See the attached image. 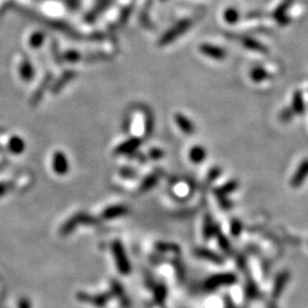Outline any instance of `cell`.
I'll list each match as a JSON object with an SVG mask.
<instances>
[{"label": "cell", "mask_w": 308, "mask_h": 308, "mask_svg": "<svg viewBox=\"0 0 308 308\" xmlns=\"http://www.w3.org/2000/svg\"><path fill=\"white\" fill-rule=\"evenodd\" d=\"M191 27H192V21L189 19L182 20L176 26H173L171 29H169L167 32L164 33V35L160 38V40H159V46L170 45L172 41L178 39L180 35L187 32L191 29Z\"/></svg>", "instance_id": "cell-1"}, {"label": "cell", "mask_w": 308, "mask_h": 308, "mask_svg": "<svg viewBox=\"0 0 308 308\" xmlns=\"http://www.w3.org/2000/svg\"><path fill=\"white\" fill-rule=\"evenodd\" d=\"M236 282V276L233 273H223V274H216L214 276H210L207 281H205V289L214 290L216 288L223 285H232Z\"/></svg>", "instance_id": "cell-2"}, {"label": "cell", "mask_w": 308, "mask_h": 308, "mask_svg": "<svg viewBox=\"0 0 308 308\" xmlns=\"http://www.w3.org/2000/svg\"><path fill=\"white\" fill-rule=\"evenodd\" d=\"M112 248H113V253H114V258L116 261V266H118L120 273L128 274L132 268H130L128 258H127L126 256V252H125V250H123L122 246L119 242H115V243H113Z\"/></svg>", "instance_id": "cell-3"}, {"label": "cell", "mask_w": 308, "mask_h": 308, "mask_svg": "<svg viewBox=\"0 0 308 308\" xmlns=\"http://www.w3.org/2000/svg\"><path fill=\"white\" fill-rule=\"evenodd\" d=\"M53 169L58 176H64L69 172V159L62 151H56L53 155Z\"/></svg>", "instance_id": "cell-4"}, {"label": "cell", "mask_w": 308, "mask_h": 308, "mask_svg": "<svg viewBox=\"0 0 308 308\" xmlns=\"http://www.w3.org/2000/svg\"><path fill=\"white\" fill-rule=\"evenodd\" d=\"M290 280V273L288 271H282L276 275L273 290H272V296L274 299H278L285 290V286L288 285Z\"/></svg>", "instance_id": "cell-5"}, {"label": "cell", "mask_w": 308, "mask_h": 308, "mask_svg": "<svg viewBox=\"0 0 308 308\" xmlns=\"http://www.w3.org/2000/svg\"><path fill=\"white\" fill-rule=\"evenodd\" d=\"M140 138L133 137L123 141L122 144H120L118 147L115 148V154L118 155H130L134 154L136 152L138 147L140 146Z\"/></svg>", "instance_id": "cell-6"}, {"label": "cell", "mask_w": 308, "mask_h": 308, "mask_svg": "<svg viewBox=\"0 0 308 308\" xmlns=\"http://www.w3.org/2000/svg\"><path fill=\"white\" fill-rule=\"evenodd\" d=\"M308 177V159L304 160L302 164L299 165L298 169H297L296 173H293V176L291 177V180H290V185L292 187H299L302 186L304 182H305L306 178Z\"/></svg>", "instance_id": "cell-7"}, {"label": "cell", "mask_w": 308, "mask_h": 308, "mask_svg": "<svg viewBox=\"0 0 308 308\" xmlns=\"http://www.w3.org/2000/svg\"><path fill=\"white\" fill-rule=\"evenodd\" d=\"M201 54L214 59H224L226 57V51L224 48L210 44H202L200 46Z\"/></svg>", "instance_id": "cell-8"}, {"label": "cell", "mask_w": 308, "mask_h": 308, "mask_svg": "<svg viewBox=\"0 0 308 308\" xmlns=\"http://www.w3.org/2000/svg\"><path fill=\"white\" fill-rule=\"evenodd\" d=\"M173 119H175V122L178 126V128L182 130L184 134L186 135H192V134L196 132V127L192 123V121L187 118L186 115H184L183 113H176L173 115Z\"/></svg>", "instance_id": "cell-9"}, {"label": "cell", "mask_w": 308, "mask_h": 308, "mask_svg": "<svg viewBox=\"0 0 308 308\" xmlns=\"http://www.w3.org/2000/svg\"><path fill=\"white\" fill-rule=\"evenodd\" d=\"M76 76H77V73L72 70H68V71H65L64 73H62V76L58 78V80L53 84V87H52L53 94H58L59 91H61L63 88L66 86V84L71 83V80L74 79V77Z\"/></svg>", "instance_id": "cell-10"}, {"label": "cell", "mask_w": 308, "mask_h": 308, "mask_svg": "<svg viewBox=\"0 0 308 308\" xmlns=\"http://www.w3.org/2000/svg\"><path fill=\"white\" fill-rule=\"evenodd\" d=\"M19 72H20L21 78H22L23 81H26V83H29V81L33 79L34 69L29 59L28 58L22 59V62H21L20 68H19Z\"/></svg>", "instance_id": "cell-11"}, {"label": "cell", "mask_w": 308, "mask_h": 308, "mask_svg": "<svg viewBox=\"0 0 308 308\" xmlns=\"http://www.w3.org/2000/svg\"><path fill=\"white\" fill-rule=\"evenodd\" d=\"M110 2H111V0H97L96 5H95L94 8L87 14L86 20L88 21V22H93L94 20H96L98 15H100L102 12H104V10L108 8Z\"/></svg>", "instance_id": "cell-12"}, {"label": "cell", "mask_w": 308, "mask_h": 308, "mask_svg": "<svg viewBox=\"0 0 308 308\" xmlns=\"http://www.w3.org/2000/svg\"><path fill=\"white\" fill-rule=\"evenodd\" d=\"M127 212H128V208L126 205H114V207H110L104 210L102 216L104 219H114L126 215Z\"/></svg>", "instance_id": "cell-13"}, {"label": "cell", "mask_w": 308, "mask_h": 308, "mask_svg": "<svg viewBox=\"0 0 308 308\" xmlns=\"http://www.w3.org/2000/svg\"><path fill=\"white\" fill-rule=\"evenodd\" d=\"M189 157L190 160L192 161L193 164L199 165L202 161H204L205 157H207V151H205L204 147L200 146V145H196V146H193L190 150Z\"/></svg>", "instance_id": "cell-14"}, {"label": "cell", "mask_w": 308, "mask_h": 308, "mask_svg": "<svg viewBox=\"0 0 308 308\" xmlns=\"http://www.w3.org/2000/svg\"><path fill=\"white\" fill-rule=\"evenodd\" d=\"M51 80H52V74L51 73L46 74V77L44 78V80H42L40 87H38L37 91H35L34 95H33L32 101H31V103H32V105H35L39 101L41 100V97H42V95H44L45 90L47 89L48 86H49V84H51Z\"/></svg>", "instance_id": "cell-15"}, {"label": "cell", "mask_w": 308, "mask_h": 308, "mask_svg": "<svg viewBox=\"0 0 308 308\" xmlns=\"http://www.w3.org/2000/svg\"><path fill=\"white\" fill-rule=\"evenodd\" d=\"M8 148L13 154H21L24 151V148H26V143H24V140L21 137L13 136L9 140Z\"/></svg>", "instance_id": "cell-16"}, {"label": "cell", "mask_w": 308, "mask_h": 308, "mask_svg": "<svg viewBox=\"0 0 308 308\" xmlns=\"http://www.w3.org/2000/svg\"><path fill=\"white\" fill-rule=\"evenodd\" d=\"M241 42H242V45L244 46V47L248 48V49H251V51L263 52V53H265V52L267 51L266 47H264V46L261 45L259 41L254 40L253 38L242 37V38H241Z\"/></svg>", "instance_id": "cell-17"}, {"label": "cell", "mask_w": 308, "mask_h": 308, "mask_svg": "<svg viewBox=\"0 0 308 308\" xmlns=\"http://www.w3.org/2000/svg\"><path fill=\"white\" fill-rule=\"evenodd\" d=\"M196 254L201 258H203V259H208V260H211L212 263H216V264H223L224 263V259L219 256V254L212 252V251L210 250H207V249H199L196 251Z\"/></svg>", "instance_id": "cell-18"}, {"label": "cell", "mask_w": 308, "mask_h": 308, "mask_svg": "<svg viewBox=\"0 0 308 308\" xmlns=\"http://www.w3.org/2000/svg\"><path fill=\"white\" fill-rule=\"evenodd\" d=\"M292 111L297 113V114H302V113L305 111V103H304L300 91H296V93L293 94Z\"/></svg>", "instance_id": "cell-19"}, {"label": "cell", "mask_w": 308, "mask_h": 308, "mask_svg": "<svg viewBox=\"0 0 308 308\" xmlns=\"http://www.w3.org/2000/svg\"><path fill=\"white\" fill-rule=\"evenodd\" d=\"M238 186H239L238 182H235V180H231V182H227L226 184H224V185H223L222 187L217 189L216 193H217L218 196H225L229 193L234 192V191L238 189Z\"/></svg>", "instance_id": "cell-20"}, {"label": "cell", "mask_w": 308, "mask_h": 308, "mask_svg": "<svg viewBox=\"0 0 308 308\" xmlns=\"http://www.w3.org/2000/svg\"><path fill=\"white\" fill-rule=\"evenodd\" d=\"M250 77L254 83H261V81H264L266 78H268V73L265 69L260 68V66H256V68L251 70Z\"/></svg>", "instance_id": "cell-21"}, {"label": "cell", "mask_w": 308, "mask_h": 308, "mask_svg": "<svg viewBox=\"0 0 308 308\" xmlns=\"http://www.w3.org/2000/svg\"><path fill=\"white\" fill-rule=\"evenodd\" d=\"M44 40H45L44 32L37 31V32H33L29 37V46H31L32 48H39L42 44H44Z\"/></svg>", "instance_id": "cell-22"}, {"label": "cell", "mask_w": 308, "mask_h": 308, "mask_svg": "<svg viewBox=\"0 0 308 308\" xmlns=\"http://www.w3.org/2000/svg\"><path fill=\"white\" fill-rule=\"evenodd\" d=\"M154 128V120L153 114L150 111H146L145 113V136L151 137L152 133H153Z\"/></svg>", "instance_id": "cell-23"}, {"label": "cell", "mask_w": 308, "mask_h": 308, "mask_svg": "<svg viewBox=\"0 0 308 308\" xmlns=\"http://www.w3.org/2000/svg\"><path fill=\"white\" fill-rule=\"evenodd\" d=\"M62 58L63 61H68L69 63H78L81 59V54L78 51L70 49V51L63 53Z\"/></svg>", "instance_id": "cell-24"}, {"label": "cell", "mask_w": 308, "mask_h": 308, "mask_svg": "<svg viewBox=\"0 0 308 308\" xmlns=\"http://www.w3.org/2000/svg\"><path fill=\"white\" fill-rule=\"evenodd\" d=\"M239 17H240L239 12L235 8H232V7L231 8H227L224 12V19L226 22L229 24H234L238 22Z\"/></svg>", "instance_id": "cell-25"}, {"label": "cell", "mask_w": 308, "mask_h": 308, "mask_svg": "<svg viewBox=\"0 0 308 308\" xmlns=\"http://www.w3.org/2000/svg\"><path fill=\"white\" fill-rule=\"evenodd\" d=\"M158 179H159L158 173H152V175L147 176L146 178L144 179L143 184H141L140 190L143 191V192H145V191H148L151 189V187H153L155 185V183L158 182Z\"/></svg>", "instance_id": "cell-26"}, {"label": "cell", "mask_w": 308, "mask_h": 308, "mask_svg": "<svg viewBox=\"0 0 308 308\" xmlns=\"http://www.w3.org/2000/svg\"><path fill=\"white\" fill-rule=\"evenodd\" d=\"M231 232L234 236H239L241 234V232H242V223L238 221V219H234V221H232Z\"/></svg>", "instance_id": "cell-27"}, {"label": "cell", "mask_w": 308, "mask_h": 308, "mask_svg": "<svg viewBox=\"0 0 308 308\" xmlns=\"http://www.w3.org/2000/svg\"><path fill=\"white\" fill-rule=\"evenodd\" d=\"M258 293H259V291H258V288L256 285L253 284H249V283H248V285H247V295H248V297H250V298H256V297L258 296Z\"/></svg>", "instance_id": "cell-28"}, {"label": "cell", "mask_w": 308, "mask_h": 308, "mask_svg": "<svg viewBox=\"0 0 308 308\" xmlns=\"http://www.w3.org/2000/svg\"><path fill=\"white\" fill-rule=\"evenodd\" d=\"M148 155H150L151 159H153V160H158V159H161L162 157L165 155V152L160 150V148H152V150L148 152Z\"/></svg>", "instance_id": "cell-29"}, {"label": "cell", "mask_w": 308, "mask_h": 308, "mask_svg": "<svg viewBox=\"0 0 308 308\" xmlns=\"http://www.w3.org/2000/svg\"><path fill=\"white\" fill-rule=\"evenodd\" d=\"M223 235V234H222ZM221 234L218 235V241H219V246L221 248H223L225 251H229L231 250V244H228V241L226 240L224 236H222Z\"/></svg>", "instance_id": "cell-30"}, {"label": "cell", "mask_w": 308, "mask_h": 308, "mask_svg": "<svg viewBox=\"0 0 308 308\" xmlns=\"http://www.w3.org/2000/svg\"><path fill=\"white\" fill-rule=\"evenodd\" d=\"M280 116H281L282 121H289V120L292 118V110H289V109L284 110V111H282Z\"/></svg>", "instance_id": "cell-31"}, {"label": "cell", "mask_w": 308, "mask_h": 308, "mask_svg": "<svg viewBox=\"0 0 308 308\" xmlns=\"http://www.w3.org/2000/svg\"><path fill=\"white\" fill-rule=\"evenodd\" d=\"M219 173H221V170H219L218 168L211 169L210 172H209V175H208V180H209V182H211V180H214V179L217 178V177L219 176Z\"/></svg>", "instance_id": "cell-32"}, {"label": "cell", "mask_w": 308, "mask_h": 308, "mask_svg": "<svg viewBox=\"0 0 308 308\" xmlns=\"http://www.w3.org/2000/svg\"><path fill=\"white\" fill-rule=\"evenodd\" d=\"M120 175L123 177H135V171H134L133 169L123 168L120 170Z\"/></svg>", "instance_id": "cell-33"}, {"label": "cell", "mask_w": 308, "mask_h": 308, "mask_svg": "<svg viewBox=\"0 0 308 308\" xmlns=\"http://www.w3.org/2000/svg\"><path fill=\"white\" fill-rule=\"evenodd\" d=\"M10 184L9 183H0V196L1 194H5L7 191L9 190Z\"/></svg>", "instance_id": "cell-34"}, {"label": "cell", "mask_w": 308, "mask_h": 308, "mask_svg": "<svg viewBox=\"0 0 308 308\" xmlns=\"http://www.w3.org/2000/svg\"><path fill=\"white\" fill-rule=\"evenodd\" d=\"M272 308H273V307H272Z\"/></svg>", "instance_id": "cell-35"}]
</instances>
